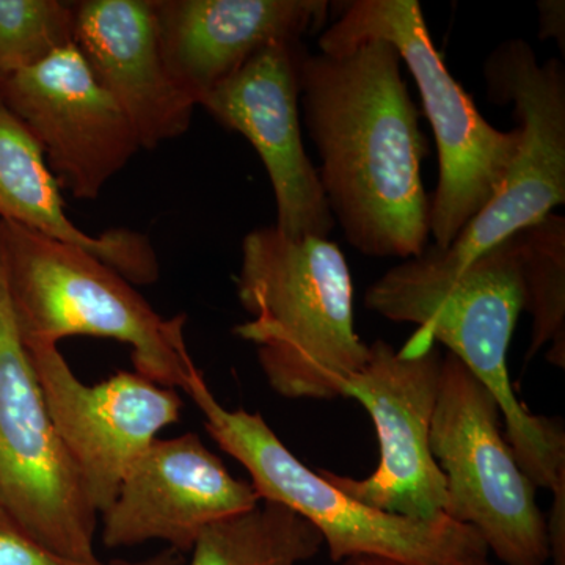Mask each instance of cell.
<instances>
[{
	"label": "cell",
	"mask_w": 565,
	"mask_h": 565,
	"mask_svg": "<svg viewBox=\"0 0 565 565\" xmlns=\"http://www.w3.org/2000/svg\"><path fill=\"white\" fill-rule=\"evenodd\" d=\"M399 54L370 40L338 54L305 52L300 109L321 158L319 181L349 245L371 258L412 259L429 239L423 161L429 143Z\"/></svg>",
	"instance_id": "obj_1"
},
{
	"label": "cell",
	"mask_w": 565,
	"mask_h": 565,
	"mask_svg": "<svg viewBox=\"0 0 565 565\" xmlns=\"http://www.w3.org/2000/svg\"><path fill=\"white\" fill-rule=\"evenodd\" d=\"M0 508L41 544L85 564L95 552L98 512L44 399L11 299L0 230Z\"/></svg>",
	"instance_id": "obj_8"
},
{
	"label": "cell",
	"mask_w": 565,
	"mask_h": 565,
	"mask_svg": "<svg viewBox=\"0 0 565 565\" xmlns=\"http://www.w3.org/2000/svg\"><path fill=\"white\" fill-rule=\"evenodd\" d=\"M526 296L519 233L501 241L460 273L429 269L405 259L364 292V307L393 322L419 326L401 352L416 355L446 345L492 393L504 435L520 467L537 489L555 492L565 482V433L556 418L531 414L516 399L508 353Z\"/></svg>",
	"instance_id": "obj_2"
},
{
	"label": "cell",
	"mask_w": 565,
	"mask_h": 565,
	"mask_svg": "<svg viewBox=\"0 0 565 565\" xmlns=\"http://www.w3.org/2000/svg\"><path fill=\"white\" fill-rule=\"evenodd\" d=\"M259 503L250 482L234 478L199 435L159 437L99 515L102 541L110 550L162 542L185 555L207 527Z\"/></svg>",
	"instance_id": "obj_14"
},
{
	"label": "cell",
	"mask_w": 565,
	"mask_h": 565,
	"mask_svg": "<svg viewBox=\"0 0 565 565\" xmlns=\"http://www.w3.org/2000/svg\"><path fill=\"white\" fill-rule=\"evenodd\" d=\"M181 553L174 550H162L156 555L145 557V559L128 561V559H114L110 563H103L102 565H181Z\"/></svg>",
	"instance_id": "obj_24"
},
{
	"label": "cell",
	"mask_w": 565,
	"mask_h": 565,
	"mask_svg": "<svg viewBox=\"0 0 565 565\" xmlns=\"http://www.w3.org/2000/svg\"><path fill=\"white\" fill-rule=\"evenodd\" d=\"M163 61L200 99L264 47L302 43L326 24L327 0H152Z\"/></svg>",
	"instance_id": "obj_15"
},
{
	"label": "cell",
	"mask_w": 565,
	"mask_h": 565,
	"mask_svg": "<svg viewBox=\"0 0 565 565\" xmlns=\"http://www.w3.org/2000/svg\"><path fill=\"white\" fill-rule=\"evenodd\" d=\"M441 360L437 345L405 355L384 340L370 344L366 363L344 384L343 399L356 401L373 419L377 468L364 479L327 470L319 471L322 478L375 511L418 522L445 520L446 479L430 451Z\"/></svg>",
	"instance_id": "obj_10"
},
{
	"label": "cell",
	"mask_w": 565,
	"mask_h": 565,
	"mask_svg": "<svg viewBox=\"0 0 565 565\" xmlns=\"http://www.w3.org/2000/svg\"><path fill=\"white\" fill-rule=\"evenodd\" d=\"M552 509L546 516L548 534L550 563L565 565V484L557 487Z\"/></svg>",
	"instance_id": "obj_22"
},
{
	"label": "cell",
	"mask_w": 565,
	"mask_h": 565,
	"mask_svg": "<svg viewBox=\"0 0 565 565\" xmlns=\"http://www.w3.org/2000/svg\"><path fill=\"white\" fill-rule=\"evenodd\" d=\"M384 40L407 65L422 95L438 150V185L430 199L434 247H451L492 200L519 152V128L500 131L449 73L434 46L416 0H355L319 39L322 54H338L364 41Z\"/></svg>",
	"instance_id": "obj_6"
},
{
	"label": "cell",
	"mask_w": 565,
	"mask_h": 565,
	"mask_svg": "<svg viewBox=\"0 0 565 565\" xmlns=\"http://www.w3.org/2000/svg\"><path fill=\"white\" fill-rule=\"evenodd\" d=\"M338 565H411L401 563V561L390 559L381 556H353L341 561Z\"/></svg>",
	"instance_id": "obj_25"
},
{
	"label": "cell",
	"mask_w": 565,
	"mask_h": 565,
	"mask_svg": "<svg viewBox=\"0 0 565 565\" xmlns=\"http://www.w3.org/2000/svg\"><path fill=\"white\" fill-rule=\"evenodd\" d=\"M323 548L313 525L285 505L256 508L207 527L189 565H302Z\"/></svg>",
	"instance_id": "obj_18"
},
{
	"label": "cell",
	"mask_w": 565,
	"mask_h": 565,
	"mask_svg": "<svg viewBox=\"0 0 565 565\" xmlns=\"http://www.w3.org/2000/svg\"><path fill=\"white\" fill-rule=\"evenodd\" d=\"M74 44L131 122L140 148L188 131L196 103L163 61L152 0L76 3Z\"/></svg>",
	"instance_id": "obj_16"
},
{
	"label": "cell",
	"mask_w": 565,
	"mask_h": 565,
	"mask_svg": "<svg viewBox=\"0 0 565 565\" xmlns=\"http://www.w3.org/2000/svg\"><path fill=\"white\" fill-rule=\"evenodd\" d=\"M500 405L457 356L441 360L430 451L446 479V519L473 527L503 565H548L546 516L505 440Z\"/></svg>",
	"instance_id": "obj_7"
},
{
	"label": "cell",
	"mask_w": 565,
	"mask_h": 565,
	"mask_svg": "<svg viewBox=\"0 0 565 565\" xmlns=\"http://www.w3.org/2000/svg\"><path fill=\"white\" fill-rule=\"evenodd\" d=\"M0 221L92 253L134 286L159 280L158 253L147 234L128 228L92 236L66 214L61 185L40 145L0 104Z\"/></svg>",
	"instance_id": "obj_17"
},
{
	"label": "cell",
	"mask_w": 565,
	"mask_h": 565,
	"mask_svg": "<svg viewBox=\"0 0 565 565\" xmlns=\"http://www.w3.org/2000/svg\"><path fill=\"white\" fill-rule=\"evenodd\" d=\"M85 564L54 552L41 544L6 511L0 508V565H102Z\"/></svg>",
	"instance_id": "obj_21"
},
{
	"label": "cell",
	"mask_w": 565,
	"mask_h": 565,
	"mask_svg": "<svg viewBox=\"0 0 565 565\" xmlns=\"http://www.w3.org/2000/svg\"><path fill=\"white\" fill-rule=\"evenodd\" d=\"M11 299L25 344L90 337L131 348L136 373L181 388L193 363L185 316L162 318L92 253L0 221Z\"/></svg>",
	"instance_id": "obj_5"
},
{
	"label": "cell",
	"mask_w": 565,
	"mask_h": 565,
	"mask_svg": "<svg viewBox=\"0 0 565 565\" xmlns=\"http://www.w3.org/2000/svg\"><path fill=\"white\" fill-rule=\"evenodd\" d=\"M236 289L250 321L233 332L255 345L267 385L285 399H343L370 344L355 330L351 269L338 244L255 230L244 237Z\"/></svg>",
	"instance_id": "obj_3"
},
{
	"label": "cell",
	"mask_w": 565,
	"mask_h": 565,
	"mask_svg": "<svg viewBox=\"0 0 565 565\" xmlns=\"http://www.w3.org/2000/svg\"><path fill=\"white\" fill-rule=\"evenodd\" d=\"M463 565H497V564L490 563L489 556H487V557H479V559L470 561V563H467Z\"/></svg>",
	"instance_id": "obj_26"
},
{
	"label": "cell",
	"mask_w": 565,
	"mask_h": 565,
	"mask_svg": "<svg viewBox=\"0 0 565 565\" xmlns=\"http://www.w3.org/2000/svg\"><path fill=\"white\" fill-rule=\"evenodd\" d=\"M0 104L31 132L74 199H98L140 150L131 122L74 43L0 79Z\"/></svg>",
	"instance_id": "obj_12"
},
{
	"label": "cell",
	"mask_w": 565,
	"mask_h": 565,
	"mask_svg": "<svg viewBox=\"0 0 565 565\" xmlns=\"http://www.w3.org/2000/svg\"><path fill=\"white\" fill-rule=\"evenodd\" d=\"M539 7V36L541 40L557 41L561 51H565V3L564 0H541Z\"/></svg>",
	"instance_id": "obj_23"
},
{
	"label": "cell",
	"mask_w": 565,
	"mask_h": 565,
	"mask_svg": "<svg viewBox=\"0 0 565 565\" xmlns=\"http://www.w3.org/2000/svg\"><path fill=\"white\" fill-rule=\"evenodd\" d=\"M76 3L0 0V79L46 61L74 43Z\"/></svg>",
	"instance_id": "obj_20"
},
{
	"label": "cell",
	"mask_w": 565,
	"mask_h": 565,
	"mask_svg": "<svg viewBox=\"0 0 565 565\" xmlns=\"http://www.w3.org/2000/svg\"><path fill=\"white\" fill-rule=\"evenodd\" d=\"M181 390L203 415L212 440L248 471L262 501L285 505L313 525L334 564L381 556L411 565H463L489 556L473 527L448 519L418 522L352 500L294 456L259 412L218 403L195 363Z\"/></svg>",
	"instance_id": "obj_4"
},
{
	"label": "cell",
	"mask_w": 565,
	"mask_h": 565,
	"mask_svg": "<svg viewBox=\"0 0 565 565\" xmlns=\"http://www.w3.org/2000/svg\"><path fill=\"white\" fill-rule=\"evenodd\" d=\"M519 258L531 315L526 362L546 344V360L565 366V218L548 214L519 232Z\"/></svg>",
	"instance_id": "obj_19"
},
{
	"label": "cell",
	"mask_w": 565,
	"mask_h": 565,
	"mask_svg": "<svg viewBox=\"0 0 565 565\" xmlns=\"http://www.w3.org/2000/svg\"><path fill=\"white\" fill-rule=\"evenodd\" d=\"M28 349L58 438L102 515L159 434L180 422L184 401L177 390L136 371H118L99 384H85L58 345Z\"/></svg>",
	"instance_id": "obj_11"
},
{
	"label": "cell",
	"mask_w": 565,
	"mask_h": 565,
	"mask_svg": "<svg viewBox=\"0 0 565 565\" xmlns=\"http://www.w3.org/2000/svg\"><path fill=\"white\" fill-rule=\"evenodd\" d=\"M490 102L514 103L519 152L492 200L451 247H427L416 256L429 269L457 274L512 234L534 225L565 203V71L559 58L539 63L525 40L501 43L487 57Z\"/></svg>",
	"instance_id": "obj_9"
},
{
	"label": "cell",
	"mask_w": 565,
	"mask_h": 565,
	"mask_svg": "<svg viewBox=\"0 0 565 565\" xmlns=\"http://www.w3.org/2000/svg\"><path fill=\"white\" fill-rule=\"evenodd\" d=\"M302 43H278L200 99L226 129L250 141L269 174L278 232L329 239L334 223L318 169L308 158L300 118Z\"/></svg>",
	"instance_id": "obj_13"
}]
</instances>
